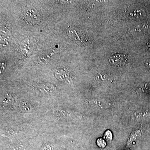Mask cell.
<instances>
[{
	"instance_id": "obj_4",
	"label": "cell",
	"mask_w": 150,
	"mask_h": 150,
	"mask_svg": "<svg viewBox=\"0 0 150 150\" xmlns=\"http://www.w3.org/2000/svg\"><path fill=\"white\" fill-rule=\"evenodd\" d=\"M104 139L106 141H111L112 139V132L110 130H107L105 132L104 134Z\"/></svg>"
},
{
	"instance_id": "obj_5",
	"label": "cell",
	"mask_w": 150,
	"mask_h": 150,
	"mask_svg": "<svg viewBox=\"0 0 150 150\" xmlns=\"http://www.w3.org/2000/svg\"><path fill=\"white\" fill-rule=\"evenodd\" d=\"M96 144L98 147L101 148H104L106 145L105 141L101 138L98 139L96 141Z\"/></svg>"
},
{
	"instance_id": "obj_1",
	"label": "cell",
	"mask_w": 150,
	"mask_h": 150,
	"mask_svg": "<svg viewBox=\"0 0 150 150\" xmlns=\"http://www.w3.org/2000/svg\"><path fill=\"white\" fill-rule=\"evenodd\" d=\"M127 58L125 54H116L109 58V62L111 64L115 66H121L125 65Z\"/></svg>"
},
{
	"instance_id": "obj_2",
	"label": "cell",
	"mask_w": 150,
	"mask_h": 150,
	"mask_svg": "<svg viewBox=\"0 0 150 150\" xmlns=\"http://www.w3.org/2000/svg\"><path fill=\"white\" fill-rule=\"evenodd\" d=\"M38 88L41 91H44L46 92L50 93L56 91V88L52 84L46 83L44 84H39L38 86Z\"/></svg>"
},
{
	"instance_id": "obj_3",
	"label": "cell",
	"mask_w": 150,
	"mask_h": 150,
	"mask_svg": "<svg viewBox=\"0 0 150 150\" xmlns=\"http://www.w3.org/2000/svg\"><path fill=\"white\" fill-rule=\"evenodd\" d=\"M20 107L23 111L28 112L31 110V106L28 103L26 102H23L20 104Z\"/></svg>"
},
{
	"instance_id": "obj_8",
	"label": "cell",
	"mask_w": 150,
	"mask_h": 150,
	"mask_svg": "<svg viewBox=\"0 0 150 150\" xmlns=\"http://www.w3.org/2000/svg\"><path fill=\"white\" fill-rule=\"evenodd\" d=\"M146 66H148V67L150 68V60L147 61L146 63Z\"/></svg>"
},
{
	"instance_id": "obj_7",
	"label": "cell",
	"mask_w": 150,
	"mask_h": 150,
	"mask_svg": "<svg viewBox=\"0 0 150 150\" xmlns=\"http://www.w3.org/2000/svg\"><path fill=\"white\" fill-rule=\"evenodd\" d=\"M51 148L49 146H46L43 148V150H51Z\"/></svg>"
},
{
	"instance_id": "obj_6",
	"label": "cell",
	"mask_w": 150,
	"mask_h": 150,
	"mask_svg": "<svg viewBox=\"0 0 150 150\" xmlns=\"http://www.w3.org/2000/svg\"><path fill=\"white\" fill-rule=\"evenodd\" d=\"M22 150V147L21 146H17L15 147L11 150Z\"/></svg>"
}]
</instances>
